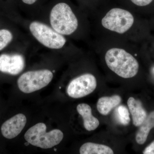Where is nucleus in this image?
I'll use <instances>...</instances> for the list:
<instances>
[{
    "label": "nucleus",
    "instance_id": "nucleus-15",
    "mask_svg": "<svg viewBox=\"0 0 154 154\" xmlns=\"http://www.w3.org/2000/svg\"><path fill=\"white\" fill-rule=\"evenodd\" d=\"M115 115L117 121L123 125H127L130 122V113L124 105H119L115 110Z\"/></svg>",
    "mask_w": 154,
    "mask_h": 154
},
{
    "label": "nucleus",
    "instance_id": "nucleus-20",
    "mask_svg": "<svg viewBox=\"0 0 154 154\" xmlns=\"http://www.w3.org/2000/svg\"><path fill=\"white\" fill-rule=\"evenodd\" d=\"M153 71H154V68H153Z\"/></svg>",
    "mask_w": 154,
    "mask_h": 154
},
{
    "label": "nucleus",
    "instance_id": "nucleus-1",
    "mask_svg": "<svg viewBox=\"0 0 154 154\" xmlns=\"http://www.w3.org/2000/svg\"><path fill=\"white\" fill-rule=\"evenodd\" d=\"M107 66L119 77L130 79L138 72L139 65L133 56L122 48H111L105 54Z\"/></svg>",
    "mask_w": 154,
    "mask_h": 154
},
{
    "label": "nucleus",
    "instance_id": "nucleus-14",
    "mask_svg": "<svg viewBox=\"0 0 154 154\" xmlns=\"http://www.w3.org/2000/svg\"><path fill=\"white\" fill-rule=\"evenodd\" d=\"M81 154H113L114 153L112 149L110 147L105 145L88 142L81 146L79 150Z\"/></svg>",
    "mask_w": 154,
    "mask_h": 154
},
{
    "label": "nucleus",
    "instance_id": "nucleus-7",
    "mask_svg": "<svg viewBox=\"0 0 154 154\" xmlns=\"http://www.w3.org/2000/svg\"><path fill=\"white\" fill-rule=\"evenodd\" d=\"M96 87V77L91 74H85L72 80L68 86L67 93L71 98L79 99L93 93Z\"/></svg>",
    "mask_w": 154,
    "mask_h": 154
},
{
    "label": "nucleus",
    "instance_id": "nucleus-17",
    "mask_svg": "<svg viewBox=\"0 0 154 154\" xmlns=\"http://www.w3.org/2000/svg\"><path fill=\"white\" fill-rule=\"evenodd\" d=\"M131 2L136 5L143 7L149 5L153 0H131Z\"/></svg>",
    "mask_w": 154,
    "mask_h": 154
},
{
    "label": "nucleus",
    "instance_id": "nucleus-10",
    "mask_svg": "<svg viewBox=\"0 0 154 154\" xmlns=\"http://www.w3.org/2000/svg\"><path fill=\"white\" fill-rule=\"evenodd\" d=\"M127 105L132 116L133 123L135 126H140L147 116L141 102L131 97L128 100Z\"/></svg>",
    "mask_w": 154,
    "mask_h": 154
},
{
    "label": "nucleus",
    "instance_id": "nucleus-4",
    "mask_svg": "<svg viewBox=\"0 0 154 154\" xmlns=\"http://www.w3.org/2000/svg\"><path fill=\"white\" fill-rule=\"evenodd\" d=\"M134 23V18L131 13L119 8L111 9L102 20V24L104 28L120 34L129 30Z\"/></svg>",
    "mask_w": 154,
    "mask_h": 154
},
{
    "label": "nucleus",
    "instance_id": "nucleus-6",
    "mask_svg": "<svg viewBox=\"0 0 154 154\" xmlns=\"http://www.w3.org/2000/svg\"><path fill=\"white\" fill-rule=\"evenodd\" d=\"M30 30L38 42L49 48L60 49L63 47L66 42V38L61 34L40 22L31 23Z\"/></svg>",
    "mask_w": 154,
    "mask_h": 154
},
{
    "label": "nucleus",
    "instance_id": "nucleus-11",
    "mask_svg": "<svg viewBox=\"0 0 154 154\" xmlns=\"http://www.w3.org/2000/svg\"><path fill=\"white\" fill-rule=\"evenodd\" d=\"M77 110L82 117L84 126L87 131H93L99 127V120L92 114V108L90 105L85 103L79 104L77 106Z\"/></svg>",
    "mask_w": 154,
    "mask_h": 154
},
{
    "label": "nucleus",
    "instance_id": "nucleus-5",
    "mask_svg": "<svg viewBox=\"0 0 154 154\" xmlns=\"http://www.w3.org/2000/svg\"><path fill=\"white\" fill-rule=\"evenodd\" d=\"M53 78L52 72L49 70L26 72L18 79L19 90L25 94H30L47 86Z\"/></svg>",
    "mask_w": 154,
    "mask_h": 154
},
{
    "label": "nucleus",
    "instance_id": "nucleus-19",
    "mask_svg": "<svg viewBox=\"0 0 154 154\" xmlns=\"http://www.w3.org/2000/svg\"><path fill=\"white\" fill-rule=\"evenodd\" d=\"M37 0H22L23 2L28 5H32L34 4Z\"/></svg>",
    "mask_w": 154,
    "mask_h": 154
},
{
    "label": "nucleus",
    "instance_id": "nucleus-8",
    "mask_svg": "<svg viewBox=\"0 0 154 154\" xmlns=\"http://www.w3.org/2000/svg\"><path fill=\"white\" fill-rule=\"evenodd\" d=\"M25 60L19 54L0 55V71L11 75H17L25 67Z\"/></svg>",
    "mask_w": 154,
    "mask_h": 154
},
{
    "label": "nucleus",
    "instance_id": "nucleus-3",
    "mask_svg": "<svg viewBox=\"0 0 154 154\" xmlns=\"http://www.w3.org/2000/svg\"><path fill=\"white\" fill-rule=\"evenodd\" d=\"M46 125L43 123H37L31 127L25 134L27 142L42 149H50L59 144L63 138L62 131L54 129L46 132Z\"/></svg>",
    "mask_w": 154,
    "mask_h": 154
},
{
    "label": "nucleus",
    "instance_id": "nucleus-12",
    "mask_svg": "<svg viewBox=\"0 0 154 154\" xmlns=\"http://www.w3.org/2000/svg\"><path fill=\"white\" fill-rule=\"evenodd\" d=\"M121 101V97L118 95L101 97L97 102V110L102 115H107L113 108L118 106Z\"/></svg>",
    "mask_w": 154,
    "mask_h": 154
},
{
    "label": "nucleus",
    "instance_id": "nucleus-16",
    "mask_svg": "<svg viewBox=\"0 0 154 154\" xmlns=\"http://www.w3.org/2000/svg\"><path fill=\"white\" fill-rule=\"evenodd\" d=\"M13 38L11 31L7 29L0 30V51L5 48L11 42Z\"/></svg>",
    "mask_w": 154,
    "mask_h": 154
},
{
    "label": "nucleus",
    "instance_id": "nucleus-9",
    "mask_svg": "<svg viewBox=\"0 0 154 154\" xmlns=\"http://www.w3.org/2000/svg\"><path fill=\"white\" fill-rule=\"evenodd\" d=\"M26 122L27 118L24 114H17L3 123L1 127L2 134L8 139H14L22 132Z\"/></svg>",
    "mask_w": 154,
    "mask_h": 154
},
{
    "label": "nucleus",
    "instance_id": "nucleus-2",
    "mask_svg": "<svg viewBox=\"0 0 154 154\" xmlns=\"http://www.w3.org/2000/svg\"><path fill=\"white\" fill-rule=\"evenodd\" d=\"M50 20L54 30L61 35H70L78 28V19L66 3H59L53 8Z\"/></svg>",
    "mask_w": 154,
    "mask_h": 154
},
{
    "label": "nucleus",
    "instance_id": "nucleus-13",
    "mask_svg": "<svg viewBox=\"0 0 154 154\" xmlns=\"http://www.w3.org/2000/svg\"><path fill=\"white\" fill-rule=\"evenodd\" d=\"M136 135V141L140 145L143 144L146 141L150 131L154 128V111L151 112L140 125Z\"/></svg>",
    "mask_w": 154,
    "mask_h": 154
},
{
    "label": "nucleus",
    "instance_id": "nucleus-18",
    "mask_svg": "<svg viewBox=\"0 0 154 154\" xmlns=\"http://www.w3.org/2000/svg\"><path fill=\"white\" fill-rule=\"evenodd\" d=\"M144 154H154V141L146 148L143 151Z\"/></svg>",
    "mask_w": 154,
    "mask_h": 154
}]
</instances>
